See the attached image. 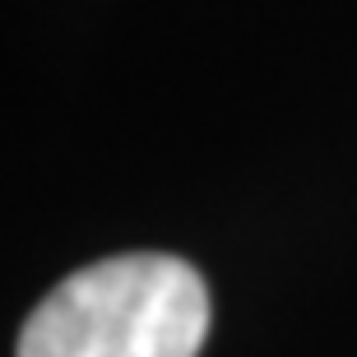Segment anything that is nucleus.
I'll list each match as a JSON object with an SVG mask.
<instances>
[{
  "mask_svg": "<svg viewBox=\"0 0 357 357\" xmlns=\"http://www.w3.org/2000/svg\"><path fill=\"white\" fill-rule=\"evenodd\" d=\"M209 288L176 255H112L61 278L24 320L19 357H195Z\"/></svg>",
  "mask_w": 357,
  "mask_h": 357,
  "instance_id": "nucleus-1",
  "label": "nucleus"
}]
</instances>
